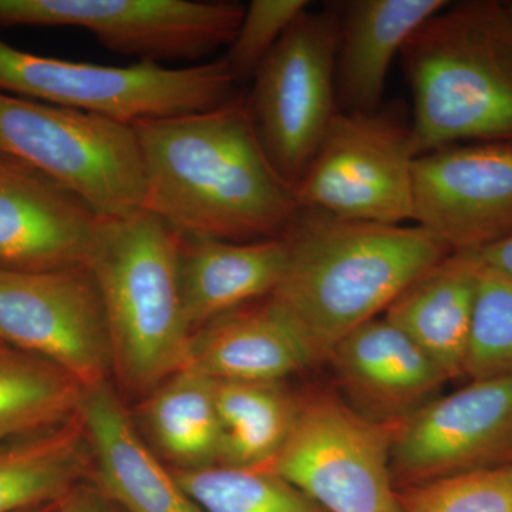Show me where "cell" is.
Here are the masks:
<instances>
[{
    "label": "cell",
    "instance_id": "cell-1",
    "mask_svg": "<svg viewBox=\"0 0 512 512\" xmlns=\"http://www.w3.org/2000/svg\"><path fill=\"white\" fill-rule=\"evenodd\" d=\"M144 170L143 210L184 237L256 242L284 237L295 188L256 134L247 96L217 109L133 124Z\"/></svg>",
    "mask_w": 512,
    "mask_h": 512
},
{
    "label": "cell",
    "instance_id": "cell-2",
    "mask_svg": "<svg viewBox=\"0 0 512 512\" xmlns=\"http://www.w3.org/2000/svg\"><path fill=\"white\" fill-rule=\"evenodd\" d=\"M282 238L288 265L271 298L295 320L316 362L453 252L420 225L343 220L309 208H299Z\"/></svg>",
    "mask_w": 512,
    "mask_h": 512
},
{
    "label": "cell",
    "instance_id": "cell-3",
    "mask_svg": "<svg viewBox=\"0 0 512 512\" xmlns=\"http://www.w3.org/2000/svg\"><path fill=\"white\" fill-rule=\"evenodd\" d=\"M399 57L413 97L414 156L512 141V16L505 3H448Z\"/></svg>",
    "mask_w": 512,
    "mask_h": 512
},
{
    "label": "cell",
    "instance_id": "cell-4",
    "mask_svg": "<svg viewBox=\"0 0 512 512\" xmlns=\"http://www.w3.org/2000/svg\"><path fill=\"white\" fill-rule=\"evenodd\" d=\"M181 235L146 210L101 218L86 268L99 289L111 367L120 382L150 393L190 363L178 254Z\"/></svg>",
    "mask_w": 512,
    "mask_h": 512
},
{
    "label": "cell",
    "instance_id": "cell-5",
    "mask_svg": "<svg viewBox=\"0 0 512 512\" xmlns=\"http://www.w3.org/2000/svg\"><path fill=\"white\" fill-rule=\"evenodd\" d=\"M238 82L224 57L165 67L72 62L26 52L0 37V90L133 124L217 109Z\"/></svg>",
    "mask_w": 512,
    "mask_h": 512
},
{
    "label": "cell",
    "instance_id": "cell-6",
    "mask_svg": "<svg viewBox=\"0 0 512 512\" xmlns=\"http://www.w3.org/2000/svg\"><path fill=\"white\" fill-rule=\"evenodd\" d=\"M0 154L49 175L100 217L143 210V160L130 124L0 90Z\"/></svg>",
    "mask_w": 512,
    "mask_h": 512
},
{
    "label": "cell",
    "instance_id": "cell-7",
    "mask_svg": "<svg viewBox=\"0 0 512 512\" xmlns=\"http://www.w3.org/2000/svg\"><path fill=\"white\" fill-rule=\"evenodd\" d=\"M412 119L400 101L339 111L295 187L299 207L343 220L413 221Z\"/></svg>",
    "mask_w": 512,
    "mask_h": 512
},
{
    "label": "cell",
    "instance_id": "cell-8",
    "mask_svg": "<svg viewBox=\"0 0 512 512\" xmlns=\"http://www.w3.org/2000/svg\"><path fill=\"white\" fill-rule=\"evenodd\" d=\"M339 12H303L252 77L249 114L266 156L293 188L339 113L335 63Z\"/></svg>",
    "mask_w": 512,
    "mask_h": 512
},
{
    "label": "cell",
    "instance_id": "cell-9",
    "mask_svg": "<svg viewBox=\"0 0 512 512\" xmlns=\"http://www.w3.org/2000/svg\"><path fill=\"white\" fill-rule=\"evenodd\" d=\"M397 426L329 394L301 399L272 470L326 512H402L390 454Z\"/></svg>",
    "mask_w": 512,
    "mask_h": 512
},
{
    "label": "cell",
    "instance_id": "cell-10",
    "mask_svg": "<svg viewBox=\"0 0 512 512\" xmlns=\"http://www.w3.org/2000/svg\"><path fill=\"white\" fill-rule=\"evenodd\" d=\"M244 12L234 0H0V26L83 29L138 62L197 64L228 49Z\"/></svg>",
    "mask_w": 512,
    "mask_h": 512
},
{
    "label": "cell",
    "instance_id": "cell-11",
    "mask_svg": "<svg viewBox=\"0 0 512 512\" xmlns=\"http://www.w3.org/2000/svg\"><path fill=\"white\" fill-rule=\"evenodd\" d=\"M0 342L60 367L84 389L113 372L103 303L86 266L0 271Z\"/></svg>",
    "mask_w": 512,
    "mask_h": 512
},
{
    "label": "cell",
    "instance_id": "cell-12",
    "mask_svg": "<svg viewBox=\"0 0 512 512\" xmlns=\"http://www.w3.org/2000/svg\"><path fill=\"white\" fill-rule=\"evenodd\" d=\"M512 463V379L470 380L434 397L394 431L400 488Z\"/></svg>",
    "mask_w": 512,
    "mask_h": 512
},
{
    "label": "cell",
    "instance_id": "cell-13",
    "mask_svg": "<svg viewBox=\"0 0 512 512\" xmlns=\"http://www.w3.org/2000/svg\"><path fill=\"white\" fill-rule=\"evenodd\" d=\"M413 222L453 252L512 237V141L454 144L416 157Z\"/></svg>",
    "mask_w": 512,
    "mask_h": 512
},
{
    "label": "cell",
    "instance_id": "cell-14",
    "mask_svg": "<svg viewBox=\"0 0 512 512\" xmlns=\"http://www.w3.org/2000/svg\"><path fill=\"white\" fill-rule=\"evenodd\" d=\"M101 218L49 175L0 154V271L86 265Z\"/></svg>",
    "mask_w": 512,
    "mask_h": 512
},
{
    "label": "cell",
    "instance_id": "cell-15",
    "mask_svg": "<svg viewBox=\"0 0 512 512\" xmlns=\"http://www.w3.org/2000/svg\"><path fill=\"white\" fill-rule=\"evenodd\" d=\"M328 360L349 406L389 426L409 419L447 382L439 366L384 316L340 340Z\"/></svg>",
    "mask_w": 512,
    "mask_h": 512
},
{
    "label": "cell",
    "instance_id": "cell-16",
    "mask_svg": "<svg viewBox=\"0 0 512 512\" xmlns=\"http://www.w3.org/2000/svg\"><path fill=\"white\" fill-rule=\"evenodd\" d=\"M90 481L123 512H204L147 446L109 382L84 390Z\"/></svg>",
    "mask_w": 512,
    "mask_h": 512
},
{
    "label": "cell",
    "instance_id": "cell-17",
    "mask_svg": "<svg viewBox=\"0 0 512 512\" xmlns=\"http://www.w3.org/2000/svg\"><path fill=\"white\" fill-rule=\"evenodd\" d=\"M315 362L295 320L268 296L195 330L188 366L214 380L282 382Z\"/></svg>",
    "mask_w": 512,
    "mask_h": 512
},
{
    "label": "cell",
    "instance_id": "cell-18",
    "mask_svg": "<svg viewBox=\"0 0 512 512\" xmlns=\"http://www.w3.org/2000/svg\"><path fill=\"white\" fill-rule=\"evenodd\" d=\"M447 0L338 2L335 84L339 111L370 113L383 106L390 67L407 40Z\"/></svg>",
    "mask_w": 512,
    "mask_h": 512
},
{
    "label": "cell",
    "instance_id": "cell-19",
    "mask_svg": "<svg viewBox=\"0 0 512 512\" xmlns=\"http://www.w3.org/2000/svg\"><path fill=\"white\" fill-rule=\"evenodd\" d=\"M286 265L284 238L229 242L181 235L178 281L192 333L271 296L284 278Z\"/></svg>",
    "mask_w": 512,
    "mask_h": 512
},
{
    "label": "cell",
    "instance_id": "cell-20",
    "mask_svg": "<svg viewBox=\"0 0 512 512\" xmlns=\"http://www.w3.org/2000/svg\"><path fill=\"white\" fill-rule=\"evenodd\" d=\"M480 272L473 252H451L383 313L439 366L447 380L466 376Z\"/></svg>",
    "mask_w": 512,
    "mask_h": 512
},
{
    "label": "cell",
    "instance_id": "cell-21",
    "mask_svg": "<svg viewBox=\"0 0 512 512\" xmlns=\"http://www.w3.org/2000/svg\"><path fill=\"white\" fill-rule=\"evenodd\" d=\"M140 419L173 470L220 466L222 431L214 379L195 367H184L147 393Z\"/></svg>",
    "mask_w": 512,
    "mask_h": 512
},
{
    "label": "cell",
    "instance_id": "cell-22",
    "mask_svg": "<svg viewBox=\"0 0 512 512\" xmlns=\"http://www.w3.org/2000/svg\"><path fill=\"white\" fill-rule=\"evenodd\" d=\"M92 454L79 414L55 429L0 446V512L56 504L87 480Z\"/></svg>",
    "mask_w": 512,
    "mask_h": 512
},
{
    "label": "cell",
    "instance_id": "cell-23",
    "mask_svg": "<svg viewBox=\"0 0 512 512\" xmlns=\"http://www.w3.org/2000/svg\"><path fill=\"white\" fill-rule=\"evenodd\" d=\"M220 417V466L272 467L298 416L301 399L282 382L214 380Z\"/></svg>",
    "mask_w": 512,
    "mask_h": 512
},
{
    "label": "cell",
    "instance_id": "cell-24",
    "mask_svg": "<svg viewBox=\"0 0 512 512\" xmlns=\"http://www.w3.org/2000/svg\"><path fill=\"white\" fill-rule=\"evenodd\" d=\"M84 390L60 367L0 346V446L74 419Z\"/></svg>",
    "mask_w": 512,
    "mask_h": 512
},
{
    "label": "cell",
    "instance_id": "cell-25",
    "mask_svg": "<svg viewBox=\"0 0 512 512\" xmlns=\"http://www.w3.org/2000/svg\"><path fill=\"white\" fill-rule=\"evenodd\" d=\"M173 471L204 512H326L271 467Z\"/></svg>",
    "mask_w": 512,
    "mask_h": 512
},
{
    "label": "cell",
    "instance_id": "cell-26",
    "mask_svg": "<svg viewBox=\"0 0 512 512\" xmlns=\"http://www.w3.org/2000/svg\"><path fill=\"white\" fill-rule=\"evenodd\" d=\"M466 377L512 379V276L484 265L478 281Z\"/></svg>",
    "mask_w": 512,
    "mask_h": 512
},
{
    "label": "cell",
    "instance_id": "cell-27",
    "mask_svg": "<svg viewBox=\"0 0 512 512\" xmlns=\"http://www.w3.org/2000/svg\"><path fill=\"white\" fill-rule=\"evenodd\" d=\"M397 491L402 512H512V463Z\"/></svg>",
    "mask_w": 512,
    "mask_h": 512
},
{
    "label": "cell",
    "instance_id": "cell-28",
    "mask_svg": "<svg viewBox=\"0 0 512 512\" xmlns=\"http://www.w3.org/2000/svg\"><path fill=\"white\" fill-rule=\"evenodd\" d=\"M308 9L306 0H252L245 6L224 57L238 83L252 80L286 30Z\"/></svg>",
    "mask_w": 512,
    "mask_h": 512
},
{
    "label": "cell",
    "instance_id": "cell-29",
    "mask_svg": "<svg viewBox=\"0 0 512 512\" xmlns=\"http://www.w3.org/2000/svg\"><path fill=\"white\" fill-rule=\"evenodd\" d=\"M57 512H123L92 481L84 480L59 501Z\"/></svg>",
    "mask_w": 512,
    "mask_h": 512
},
{
    "label": "cell",
    "instance_id": "cell-30",
    "mask_svg": "<svg viewBox=\"0 0 512 512\" xmlns=\"http://www.w3.org/2000/svg\"><path fill=\"white\" fill-rule=\"evenodd\" d=\"M473 254L477 256L481 265L512 276V237Z\"/></svg>",
    "mask_w": 512,
    "mask_h": 512
},
{
    "label": "cell",
    "instance_id": "cell-31",
    "mask_svg": "<svg viewBox=\"0 0 512 512\" xmlns=\"http://www.w3.org/2000/svg\"><path fill=\"white\" fill-rule=\"evenodd\" d=\"M59 511V503L42 505V507L30 508V510L22 512H57Z\"/></svg>",
    "mask_w": 512,
    "mask_h": 512
},
{
    "label": "cell",
    "instance_id": "cell-32",
    "mask_svg": "<svg viewBox=\"0 0 512 512\" xmlns=\"http://www.w3.org/2000/svg\"><path fill=\"white\" fill-rule=\"evenodd\" d=\"M505 6H507L508 12H510L512 16V0L511 2H505Z\"/></svg>",
    "mask_w": 512,
    "mask_h": 512
}]
</instances>
